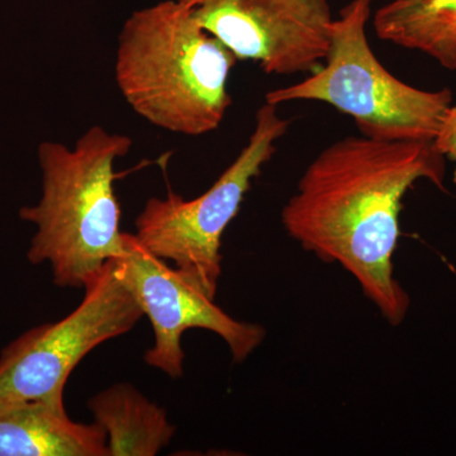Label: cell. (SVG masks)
Segmentation results:
<instances>
[{"label":"cell","instance_id":"cell-9","mask_svg":"<svg viewBox=\"0 0 456 456\" xmlns=\"http://www.w3.org/2000/svg\"><path fill=\"white\" fill-rule=\"evenodd\" d=\"M0 456H110L97 422H75L65 407L42 401L0 406Z\"/></svg>","mask_w":456,"mask_h":456},{"label":"cell","instance_id":"cell-10","mask_svg":"<svg viewBox=\"0 0 456 456\" xmlns=\"http://www.w3.org/2000/svg\"><path fill=\"white\" fill-rule=\"evenodd\" d=\"M88 407L107 432L110 456H154L175 434L165 410L128 383L99 392Z\"/></svg>","mask_w":456,"mask_h":456},{"label":"cell","instance_id":"cell-12","mask_svg":"<svg viewBox=\"0 0 456 456\" xmlns=\"http://www.w3.org/2000/svg\"><path fill=\"white\" fill-rule=\"evenodd\" d=\"M434 145L437 151L444 156H449L455 163L454 183L456 185V104L449 108L440 130L434 139Z\"/></svg>","mask_w":456,"mask_h":456},{"label":"cell","instance_id":"cell-4","mask_svg":"<svg viewBox=\"0 0 456 456\" xmlns=\"http://www.w3.org/2000/svg\"><path fill=\"white\" fill-rule=\"evenodd\" d=\"M371 0H353L331 26L326 64L305 80L272 90L266 103L323 102L354 118L362 136L379 141H434L452 104L449 89L428 92L389 73L370 49Z\"/></svg>","mask_w":456,"mask_h":456},{"label":"cell","instance_id":"cell-7","mask_svg":"<svg viewBox=\"0 0 456 456\" xmlns=\"http://www.w3.org/2000/svg\"><path fill=\"white\" fill-rule=\"evenodd\" d=\"M125 246L126 254L117 257L119 272L154 330V346L145 354L150 367L171 379L182 378V338L191 329L220 336L235 362H244L263 344L264 327L231 317L187 275L147 251L134 235L125 233Z\"/></svg>","mask_w":456,"mask_h":456},{"label":"cell","instance_id":"cell-1","mask_svg":"<svg viewBox=\"0 0 456 456\" xmlns=\"http://www.w3.org/2000/svg\"><path fill=\"white\" fill-rule=\"evenodd\" d=\"M444 178L445 156L434 141L349 136L308 165L281 222L305 250L349 272L384 320L397 326L410 308L393 273L402 200L417 180L443 188Z\"/></svg>","mask_w":456,"mask_h":456},{"label":"cell","instance_id":"cell-11","mask_svg":"<svg viewBox=\"0 0 456 456\" xmlns=\"http://www.w3.org/2000/svg\"><path fill=\"white\" fill-rule=\"evenodd\" d=\"M378 37L456 70V0H392L378 9Z\"/></svg>","mask_w":456,"mask_h":456},{"label":"cell","instance_id":"cell-6","mask_svg":"<svg viewBox=\"0 0 456 456\" xmlns=\"http://www.w3.org/2000/svg\"><path fill=\"white\" fill-rule=\"evenodd\" d=\"M143 316L117 259L108 261L70 314L33 327L2 350L0 406L42 401L65 407L66 382L77 365L99 345L127 334Z\"/></svg>","mask_w":456,"mask_h":456},{"label":"cell","instance_id":"cell-8","mask_svg":"<svg viewBox=\"0 0 456 456\" xmlns=\"http://www.w3.org/2000/svg\"><path fill=\"white\" fill-rule=\"evenodd\" d=\"M237 60L270 75L312 74L325 61L334 22L327 0H178Z\"/></svg>","mask_w":456,"mask_h":456},{"label":"cell","instance_id":"cell-5","mask_svg":"<svg viewBox=\"0 0 456 456\" xmlns=\"http://www.w3.org/2000/svg\"><path fill=\"white\" fill-rule=\"evenodd\" d=\"M289 127L278 106L264 103L248 142L208 191L194 200L174 191L150 198L136 218V237L147 251L187 275L215 299L222 273V237L241 208L253 180L277 151Z\"/></svg>","mask_w":456,"mask_h":456},{"label":"cell","instance_id":"cell-2","mask_svg":"<svg viewBox=\"0 0 456 456\" xmlns=\"http://www.w3.org/2000/svg\"><path fill=\"white\" fill-rule=\"evenodd\" d=\"M131 147L130 137L101 126L89 128L73 149L53 141L38 145L41 198L22 207L20 218L36 227L27 259L49 264L57 287L84 289L108 261L126 254L114 163Z\"/></svg>","mask_w":456,"mask_h":456},{"label":"cell","instance_id":"cell-3","mask_svg":"<svg viewBox=\"0 0 456 456\" xmlns=\"http://www.w3.org/2000/svg\"><path fill=\"white\" fill-rule=\"evenodd\" d=\"M237 57L206 31L178 0L134 12L118 36L116 80L147 122L200 136L218 128L231 97Z\"/></svg>","mask_w":456,"mask_h":456}]
</instances>
